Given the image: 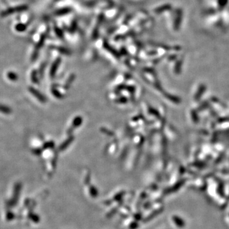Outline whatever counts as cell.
<instances>
[{
	"instance_id": "6da1fadb",
	"label": "cell",
	"mask_w": 229,
	"mask_h": 229,
	"mask_svg": "<svg viewBox=\"0 0 229 229\" xmlns=\"http://www.w3.org/2000/svg\"><path fill=\"white\" fill-rule=\"evenodd\" d=\"M11 108L4 105H0V112L5 115H9L12 113Z\"/></svg>"
},
{
	"instance_id": "7a4b0ae2",
	"label": "cell",
	"mask_w": 229,
	"mask_h": 229,
	"mask_svg": "<svg viewBox=\"0 0 229 229\" xmlns=\"http://www.w3.org/2000/svg\"><path fill=\"white\" fill-rule=\"evenodd\" d=\"M7 78L10 80L15 81H17L18 80V75L16 73L10 71V72H8V73H7Z\"/></svg>"
},
{
	"instance_id": "3957f363",
	"label": "cell",
	"mask_w": 229,
	"mask_h": 229,
	"mask_svg": "<svg viewBox=\"0 0 229 229\" xmlns=\"http://www.w3.org/2000/svg\"><path fill=\"white\" fill-rule=\"evenodd\" d=\"M29 91H30V92L32 93L33 95L36 96V98H37L38 99L41 100V101H42V100L43 99L42 95H41L38 92V91L36 90V89H34V88H33V87L29 88Z\"/></svg>"
}]
</instances>
